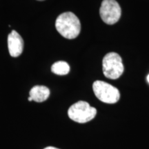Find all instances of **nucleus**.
<instances>
[{
	"mask_svg": "<svg viewBox=\"0 0 149 149\" xmlns=\"http://www.w3.org/2000/svg\"><path fill=\"white\" fill-rule=\"evenodd\" d=\"M57 31L65 38H76L81 31V24L77 16L71 12H66L57 17L55 22Z\"/></svg>",
	"mask_w": 149,
	"mask_h": 149,
	"instance_id": "obj_1",
	"label": "nucleus"
},
{
	"mask_svg": "<svg viewBox=\"0 0 149 149\" xmlns=\"http://www.w3.org/2000/svg\"><path fill=\"white\" fill-rule=\"evenodd\" d=\"M97 114L95 108L91 107L88 102L79 101L72 104L68 111V117L74 122L84 124L95 118Z\"/></svg>",
	"mask_w": 149,
	"mask_h": 149,
	"instance_id": "obj_2",
	"label": "nucleus"
},
{
	"mask_svg": "<svg viewBox=\"0 0 149 149\" xmlns=\"http://www.w3.org/2000/svg\"><path fill=\"white\" fill-rule=\"evenodd\" d=\"M102 68L106 77L111 79H118L124 70L122 57L113 52L107 54L102 61Z\"/></svg>",
	"mask_w": 149,
	"mask_h": 149,
	"instance_id": "obj_3",
	"label": "nucleus"
},
{
	"mask_svg": "<svg viewBox=\"0 0 149 149\" xmlns=\"http://www.w3.org/2000/svg\"><path fill=\"white\" fill-rule=\"evenodd\" d=\"M95 96L106 104H115L120 100V93L115 86L103 81H95L93 84Z\"/></svg>",
	"mask_w": 149,
	"mask_h": 149,
	"instance_id": "obj_4",
	"label": "nucleus"
},
{
	"mask_svg": "<svg viewBox=\"0 0 149 149\" xmlns=\"http://www.w3.org/2000/svg\"><path fill=\"white\" fill-rule=\"evenodd\" d=\"M100 14L104 23L113 25L120 19L122 10L120 4L115 0H103Z\"/></svg>",
	"mask_w": 149,
	"mask_h": 149,
	"instance_id": "obj_5",
	"label": "nucleus"
},
{
	"mask_svg": "<svg viewBox=\"0 0 149 149\" xmlns=\"http://www.w3.org/2000/svg\"><path fill=\"white\" fill-rule=\"evenodd\" d=\"M8 46L10 56L17 57L22 55L24 49V40L15 31H12L8 35Z\"/></svg>",
	"mask_w": 149,
	"mask_h": 149,
	"instance_id": "obj_6",
	"label": "nucleus"
},
{
	"mask_svg": "<svg viewBox=\"0 0 149 149\" xmlns=\"http://www.w3.org/2000/svg\"><path fill=\"white\" fill-rule=\"evenodd\" d=\"M29 95L33 99V101L43 102L46 101L49 97L50 90L44 86H35L30 91Z\"/></svg>",
	"mask_w": 149,
	"mask_h": 149,
	"instance_id": "obj_7",
	"label": "nucleus"
},
{
	"mask_svg": "<svg viewBox=\"0 0 149 149\" xmlns=\"http://www.w3.org/2000/svg\"><path fill=\"white\" fill-rule=\"evenodd\" d=\"M51 70L53 73L58 75H65L70 72V66L66 61H57L51 66Z\"/></svg>",
	"mask_w": 149,
	"mask_h": 149,
	"instance_id": "obj_8",
	"label": "nucleus"
},
{
	"mask_svg": "<svg viewBox=\"0 0 149 149\" xmlns=\"http://www.w3.org/2000/svg\"><path fill=\"white\" fill-rule=\"evenodd\" d=\"M44 149H59V148H55V147H53V146H48L45 148Z\"/></svg>",
	"mask_w": 149,
	"mask_h": 149,
	"instance_id": "obj_9",
	"label": "nucleus"
},
{
	"mask_svg": "<svg viewBox=\"0 0 149 149\" xmlns=\"http://www.w3.org/2000/svg\"><path fill=\"white\" fill-rule=\"evenodd\" d=\"M28 100H29V101H30V102H31V101H33V99L31 98V97H29V99H28Z\"/></svg>",
	"mask_w": 149,
	"mask_h": 149,
	"instance_id": "obj_10",
	"label": "nucleus"
},
{
	"mask_svg": "<svg viewBox=\"0 0 149 149\" xmlns=\"http://www.w3.org/2000/svg\"><path fill=\"white\" fill-rule=\"evenodd\" d=\"M147 81H148V82L149 83V74L147 76Z\"/></svg>",
	"mask_w": 149,
	"mask_h": 149,
	"instance_id": "obj_11",
	"label": "nucleus"
},
{
	"mask_svg": "<svg viewBox=\"0 0 149 149\" xmlns=\"http://www.w3.org/2000/svg\"><path fill=\"white\" fill-rule=\"evenodd\" d=\"M37 1H44V0H37Z\"/></svg>",
	"mask_w": 149,
	"mask_h": 149,
	"instance_id": "obj_12",
	"label": "nucleus"
}]
</instances>
